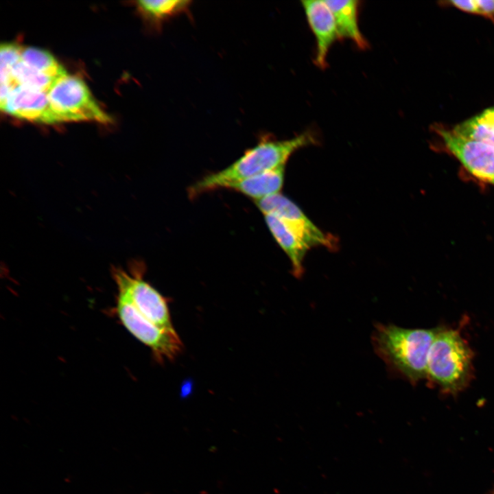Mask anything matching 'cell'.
Here are the masks:
<instances>
[{
	"label": "cell",
	"instance_id": "cell-14",
	"mask_svg": "<svg viewBox=\"0 0 494 494\" xmlns=\"http://www.w3.org/2000/svg\"><path fill=\"white\" fill-rule=\"evenodd\" d=\"M452 130L462 137L494 148V106L457 124Z\"/></svg>",
	"mask_w": 494,
	"mask_h": 494
},
{
	"label": "cell",
	"instance_id": "cell-7",
	"mask_svg": "<svg viewBox=\"0 0 494 494\" xmlns=\"http://www.w3.org/2000/svg\"><path fill=\"white\" fill-rule=\"evenodd\" d=\"M445 150L476 178L494 186V148L455 132L452 128L435 127Z\"/></svg>",
	"mask_w": 494,
	"mask_h": 494
},
{
	"label": "cell",
	"instance_id": "cell-16",
	"mask_svg": "<svg viewBox=\"0 0 494 494\" xmlns=\"http://www.w3.org/2000/svg\"><path fill=\"white\" fill-rule=\"evenodd\" d=\"M21 60L30 67L58 82L67 75L64 67L48 51L35 47L23 49Z\"/></svg>",
	"mask_w": 494,
	"mask_h": 494
},
{
	"label": "cell",
	"instance_id": "cell-8",
	"mask_svg": "<svg viewBox=\"0 0 494 494\" xmlns=\"http://www.w3.org/2000/svg\"><path fill=\"white\" fill-rule=\"evenodd\" d=\"M255 202L263 214L278 217L309 248L335 247L334 238L320 231L294 202L283 195L279 193Z\"/></svg>",
	"mask_w": 494,
	"mask_h": 494
},
{
	"label": "cell",
	"instance_id": "cell-6",
	"mask_svg": "<svg viewBox=\"0 0 494 494\" xmlns=\"http://www.w3.org/2000/svg\"><path fill=\"white\" fill-rule=\"evenodd\" d=\"M114 313L124 327L148 346L158 362L174 359L181 351L176 333L165 331L144 318L125 297L117 294Z\"/></svg>",
	"mask_w": 494,
	"mask_h": 494
},
{
	"label": "cell",
	"instance_id": "cell-15",
	"mask_svg": "<svg viewBox=\"0 0 494 494\" xmlns=\"http://www.w3.org/2000/svg\"><path fill=\"white\" fill-rule=\"evenodd\" d=\"M189 0H141L137 2L144 17L156 28L166 21L189 11Z\"/></svg>",
	"mask_w": 494,
	"mask_h": 494
},
{
	"label": "cell",
	"instance_id": "cell-3",
	"mask_svg": "<svg viewBox=\"0 0 494 494\" xmlns=\"http://www.w3.org/2000/svg\"><path fill=\"white\" fill-rule=\"evenodd\" d=\"M473 353L455 329L439 327L430 350L426 378L443 392L456 394L471 379Z\"/></svg>",
	"mask_w": 494,
	"mask_h": 494
},
{
	"label": "cell",
	"instance_id": "cell-21",
	"mask_svg": "<svg viewBox=\"0 0 494 494\" xmlns=\"http://www.w3.org/2000/svg\"><path fill=\"white\" fill-rule=\"evenodd\" d=\"M493 494H494V493H493Z\"/></svg>",
	"mask_w": 494,
	"mask_h": 494
},
{
	"label": "cell",
	"instance_id": "cell-1",
	"mask_svg": "<svg viewBox=\"0 0 494 494\" xmlns=\"http://www.w3.org/2000/svg\"><path fill=\"white\" fill-rule=\"evenodd\" d=\"M317 143L311 131H305L293 138L277 140L263 134L258 143L226 168L209 174L189 189L191 198L226 185L285 165L290 156L298 149Z\"/></svg>",
	"mask_w": 494,
	"mask_h": 494
},
{
	"label": "cell",
	"instance_id": "cell-17",
	"mask_svg": "<svg viewBox=\"0 0 494 494\" xmlns=\"http://www.w3.org/2000/svg\"><path fill=\"white\" fill-rule=\"evenodd\" d=\"M12 75L16 86H21L45 94H48L57 82L30 67L22 60L12 67Z\"/></svg>",
	"mask_w": 494,
	"mask_h": 494
},
{
	"label": "cell",
	"instance_id": "cell-18",
	"mask_svg": "<svg viewBox=\"0 0 494 494\" xmlns=\"http://www.w3.org/2000/svg\"><path fill=\"white\" fill-rule=\"evenodd\" d=\"M23 49L14 43H2L0 47L1 85L10 87L14 80L12 67L21 60Z\"/></svg>",
	"mask_w": 494,
	"mask_h": 494
},
{
	"label": "cell",
	"instance_id": "cell-19",
	"mask_svg": "<svg viewBox=\"0 0 494 494\" xmlns=\"http://www.w3.org/2000/svg\"><path fill=\"white\" fill-rule=\"evenodd\" d=\"M475 14L483 16L494 22V0H475Z\"/></svg>",
	"mask_w": 494,
	"mask_h": 494
},
{
	"label": "cell",
	"instance_id": "cell-12",
	"mask_svg": "<svg viewBox=\"0 0 494 494\" xmlns=\"http://www.w3.org/2000/svg\"><path fill=\"white\" fill-rule=\"evenodd\" d=\"M333 14L339 38L352 40L360 49L368 48V43L359 26V3L357 0H326Z\"/></svg>",
	"mask_w": 494,
	"mask_h": 494
},
{
	"label": "cell",
	"instance_id": "cell-20",
	"mask_svg": "<svg viewBox=\"0 0 494 494\" xmlns=\"http://www.w3.org/2000/svg\"><path fill=\"white\" fill-rule=\"evenodd\" d=\"M448 5L453 6L461 11L475 14V0H464V1H447L445 2Z\"/></svg>",
	"mask_w": 494,
	"mask_h": 494
},
{
	"label": "cell",
	"instance_id": "cell-5",
	"mask_svg": "<svg viewBox=\"0 0 494 494\" xmlns=\"http://www.w3.org/2000/svg\"><path fill=\"white\" fill-rule=\"evenodd\" d=\"M50 106L59 122L93 120L110 122L86 84L78 77L67 75L59 80L47 94Z\"/></svg>",
	"mask_w": 494,
	"mask_h": 494
},
{
	"label": "cell",
	"instance_id": "cell-13",
	"mask_svg": "<svg viewBox=\"0 0 494 494\" xmlns=\"http://www.w3.org/2000/svg\"><path fill=\"white\" fill-rule=\"evenodd\" d=\"M285 175V165L226 185L229 189L254 199L255 202L279 193Z\"/></svg>",
	"mask_w": 494,
	"mask_h": 494
},
{
	"label": "cell",
	"instance_id": "cell-9",
	"mask_svg": "<svg viewBox=\"0 0 494 494\" xmlns=\"http://www.w3.org/2000/svg\"><path fill=\"white\" fill-rule=\"evenodd\" d=\"M301 4L307 23L316 39L315 64L320 69L327 65V58L333 43L339 39L331 10L322 0H304Z\"/></svg>",
	"mask_w": 494,
	"mask_h": 494
},
{
	"label": "cell",
	"instance_id": "cell-11",
	"mask_svg": "<svg viewBox=\"0 0 494 494\" xmlns=\"http://www.w3.org/2000/svg\"><path fill=\"white\" fill-rule=\"evenodd\" d=\"M266 224L274 238L289 257L292 273L301 277L303 273V260L310 248L281 220L272 215H264Z\"/></svg>",
	"mask_w": 494,
	"mask_h": 494
},
{
	"label": "cell",
	"instance_id": "cell-10",
	"mask_svg": "<svg viewBox=\"0 0 494 494\" xmlns=\"http://www.w3.org/2000/svg\"><path fill=\"white\" fill-rule=\"evenodd\" d=\"M1 109L28 121L45 124L59 122L50 106L47 94L21 86H17L10 93Z\"/></svg>",
	"mask_w": 494,
	"mask_h": 494
},
{
	"label": "cell",
	"instance_id": "cell-4",
	"mask_svg": "<svg viewBox=\"0 0 494 494\" xmlns=\"http://www.w3.org/2000/svg\"><path fill=\"white\" fill-rule=\"evenodd\" d=\"M143 264L138 261L131 263L128 270L113 268L112 276L117 294L128 299L152 323L168 332L176 333L166 298L143 279Z\"/></svg>",
	"mask_w": 494,
	"mask_h": 494
},
{
	"label": "cell",
	"instance_id": "cell-2",
	"mask_svg": "<svg viewBox=\"0 0 494 494\" xmlns=\"http://www.w3.org/2000/svg\"><path fill=\"white\" fill-rule=\"evenodd\" d=\"M438 329L377 324L372 336L373 346L389 371L416 384L426 378L428 355Z\"/></svg>",
	"mask_w": 494,
	"mask_h": 494
}]
</instances>
